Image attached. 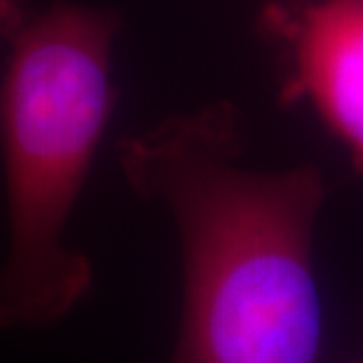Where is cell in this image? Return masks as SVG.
Instances as JSON below:
<instances>
[{"mask_svg": "<svg viewBox=\"0 0 363 363\" xmlns=\"http://www.w3.org/2000/svg\"><path fill=\"white\" fill-rule=\"evenodd\" d=\"M354 363H363V354H361V357H359L357 361H354Z\"/></svg>", "mask_w": 363, "mask_h": 363, "instance_id": "cell-5", "label": "cell"}, {"mask_svg": "<svg viewBox=\"0 0 363 363\" xmlns=\"http://www.w3.org/2000/svg\"><path fill=\"white\" fill-rule=\"evenodd\" d=\"M26 14L17 0H0V35L10 40L24 26Z\"/></svg>", "mask_w": 363, "mask_h": 363, "instance_id": "cell-4", "label": "cell"}, {"mask_svg": "<svg viewBox=\"0 0 363 363\" xmlns=\"http://www.w3.org/2000/svg\"><path fill=\"white\" fill-rule=\"evenodd\" d=\"M267 33L283 43V101L307 99L363 172V0H272Z\"/></svg>", "mask_w": 363, "mask_h": 363, "instance_id": "cell-3", "label": "cell"}, {"mask_svg": "<svg viewBox=\"0 0 363 363\" xmlns=\"http://www.w3.org/2000/svg\"><path fill=\"white\" fill-rule=\"evenodd\" d=\"M135 194L165 206L184 272L172 363H318L323 309L311 238L325 199L314 165H241L236 108L220 101L121 142Z\"/></svg>", "mask_w": 363, "mask_h": 363, "instance_id": "cell-1", "label": "cell"}, {"mask_svg": "<svg viewBox=\"0 0 363 363\" xmlns=\"http://www.w3.org/2000/svg\"><path fill=\"white\" fill-rule=\"evenodd\" d=\"M118 14L57 3L10 38L0 78L10 245L0 264V328H43L92 286V267L64 241L113 111Z\"/></svg>", "mask_w": 363, "mask_h": 363, "instance_id": "cell-2", "label": "cell"}]
</instances>
